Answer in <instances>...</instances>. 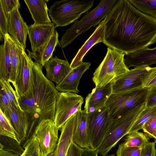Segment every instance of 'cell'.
<instances>
[{"instance_id":"obj_35","label":"cell","mask_w":156,"mask_h":156,"mask_svg":"<svg viewBox=\"0 0 156 156\" xmlns=\"http://www.w3.org/2000/svg\"><path fill=\"white\" fill-rule=\"evenodd\" d=\"M142 148L138 147H125L122 144L119 145L117 156H140Z\"/></svg>"},{"instance_id":"obj_13","label":"cell","mask_w":156,"mask_h":156,"mask_svg":"<svg viewBox=\"0 0 156 156\" xmlns=\"http://www.w3.org/2000/svg\"><path fill=\"white\" fill-rule=\"evenodd\" d=\"M82 110L73 115L64 124L61 128L56 148L53 152L46 156H66L69 146L73 142L74 130L81 117Z\"/></svg>"},{"instance_id":"obj_39","label":"cell","mask_w":156,"mask_h":156,"mask_svg":"<svg viewBox=\"0 0 156 156\" xmlns=\"http://www.w3.org/2000/svg\"><path fill=\"white\" fill-rule=\"evenodd\" d=\"M155 105H156V85L149 88L146 102V107H151Z\"/></svg>"},{"instance_id":"obj_25","label":"cell","mask_w":156,"mask_h":156,"mask_svg":"<svg viewBox=\"0 0 156 156\" xmlns=\"http://www.w3.org/2000/svg\"><path fill=\"white\" fill-rule=\"evenodd\" d=\"M9 46V53L11 62V71L9 82L13 85L17 74L21 54L24 50L9 34L7 35Z\"/></svg>"},{"instance_id":"obj_11","label":"cell","mask_w":156,"mask_h":156,"mask_svg":"<svg viewBox=\"0 0 156 156\" xmlns=\"http://www.w3.org/2000/svg\"><path fill=\"white\" fill-rule=\"evenodd\" d=\"M33 63L30 56L23 51L16 80L12 85L18 99L29 98L33 95Z\"/></svg>"},{"instance_id":"obj_5","label":"cell","mask_w":156,"mask_h":156,"mask_svg":"<svg viewBox=\"0 0 156 156\" xmlns=\"http://www.w3.org/2000/svg\"><path fill=\"white\" fill-rule=\"evenodd\" d=\"M146 107L145 103L139 106L126 114L112 119L105 137L96 149L98 154L105 156L122 138L127 134L139 115Z\"/></svg>"},{"instance_id":"obj_16","label":"cell","mask_w":156,"mask_h":156,"mask_svg":"<svg viewBox=\"0 0 156 156\" xmlns=\"http://www.w3.org/2000/svg\"><path fill=\"white\" fill-rule=\"evenodd\" d=\"M112 94L111 83L100 88H94L86 97L84 112L88 113L102 108Z\"/></svg>"},{"instance_id":"obj_10","label":"cell","mask_w":156,"mask_h":156,"mask_svg":"<svg viewBox=\"0 0 156 156\" xmlns=\"http://www.w3.org/2000/svg\"><path fill=\"white\" fill-rule=\"evenodd\" d=\"M83 98L76 93L59 92L55 105L54 122L59 129L73 115L82 110Z\"/></svg>"},{"instance_id":"obj_44","label":"cell","mask_w":156,"mask_h":156,"mask_svg":"<svg viewBox=\"0 0 156 156\" xmlns=\"http://www.w3.org/2000/svg\"><path fill=\"white\" fill-rule=\"evenodd\" d=\"M0 156H20L19 155L12 152L0 149Z\"/></svg>"},{"instance_id":"obj_38","label":"cell","mask_w":156,"mask_h":156,"mask_svg":"<svg viewBox=\"0 0 156 156\" xmlns=\"http://www.w3.org/2000/svg\"><path fill=\"white\" fill-rule=\"evenodd\" d=\"M8 20L3 10L2 5L0 4V32L3 37L9 34Z\"/></svg>"},{"instance_id":"obj_36","label":"cell","mask_w":156,"mask_h":156,"mask_svg":"<svg viewBox=\"0 0 156 156\" xmlns=\"http://www.w3.org/2000/svg\"><path fill=\"white\" fill-rule=\"evenodd\" d=\"M0 4L7 17L15 9L20 7L18 0H0Z\"/></svg>"},{"instance_id":"obj_32","label":"cell","mask_w":156,"mask_h":156,"mask_svg":"<svg viewBox=\"0 0 156 156\" xmlns=\"http://www.w3.org/2000/svg\"><path fill=\"white\" fill-rule=\"evenodd\" d=\"M10 83L8 80L0 78V88L3 90L7 97L13 107H20L16 91Z\"/></svg>"},{"instance_id":"obj_17","label":"cell","mask_w":156,"mask_h":156,"mask_svg":"<svg viewBox=\"0 0 156 156\" xmlns=\"http://www.w3.org/2000/svg\"><path fill=\"white\" fill-rule=\"evenodd\" d=\"M44 66L46 72L45 77L56 85L61 82L72 69L67 61L56 56L52 58Z\"/></svg>"},{"instance_id":"obj_19","label":"cell","mask_w":156,"mask_h":156,"mask_svg":"<svg viewBox=\"0 0 156 156\" xmlns=\"http://www.w3.org/2000/svg\"><path fill=\"white\" fill-rule=\"evenodd\" d=\"M104 26L103 20L96 27L94 31L79 49L70 64L73 69L80 66L83 62V59L88 51L94 45L99 43H103Z\"/></svg>"},{"instance_id":"obj_15","label":"cell","mask_w":156,"mask_h":156,"mask_svg":"<svg viewBox=\"0 0 156 156\" xmlns=\"http://www.w3.org/2000/svg\"><path fill=\"white\" fill-rule=\"evenodd\" d=\"M53 23L48 24L34 25L29 27L28 34L32 52L41 49L54 34L56 27Z\"/></svg>"},{"instance_id":"obj_12","label":"cell","mask_w":156,"mask_h":156,"mask_svg":"<svg viewBox=\"0 0 156 156\" xmlns=\"http://www.w3.org/2000/svg\"><path fill=\"white\" fill-rule=\"evenodd\" d=\"M59 129L54 120H42L35 128L34 134L38 141L41 156H46L53 152L58 140Z\"/></svg>"},{"instance_id":"obj_2","label":"cell","mask_w":156,"mask_h":156,"mask_svg":"<svg viewBox=\"0 0 156 156\" xmlns=\"http://www.w3.org/2000/svg\"><path fill=\"white\" fill-rule=\"evenodd\" d=\"M42 66L34 62L33 67L34 94L30 98H18L20 108L29 116L27 133L33 135L42 120H54L56 101L59 92L53 83L48 80L42 72Z\"/></svg>"},{"instance_id":"obj_47","label":"cell","mask_w":156,"mask_h":156,"mask_svg":"<svg viewBox=\"0 0 156 156\" xmlns=\"http://www.w3.org/2000/svg\"><path fill=\"white\" fill-rule=\"evenodd\" d=\"M106 156H115V155L114 154H112L110 155H108Z\"/></svg>"},{"instance_id":"obj_22","label":"cell","mask_w":156,"mask_h":156,"mask_svg":"<svg viewBox=\"0 0 156 156\" xmlns=\"http://www.w3.org/2000/svg\"><path fill=\"white\" fill-rule=\"evenodd\" d=\"M34 21V25L51 23L47 5V0H24Z\"/></svg>"},{"instance_id":"obj_34","label":"cell","mask_w":156,"mask_h":156,"mask_svg":"<svg viewBox=\"0 0 156 156\" xmlns=\"http://www.w3.org/2000/svg\"><path fill=\"white\" fill-rule=\"evenodd\" d=\"M13 107L7 97L3 90L0 88V109L3 112L10 121V111Z\"/></svg>"},{"instance_id":"obj_41","label":"cell","mask_w":156,"mask_h":156,"mask_svg":"<svg viewBox=\"0 0 156 156\" xmlns=\"http://www.w3.org/2000/svg\"><path fill=\"white\" fill-rule=\"evenodd\" d=\"M156 85V66L153 67L151 73L146 80L144 87L150 88Z\"/></svg>"},{"instance_id":"obj_48","label":"cell","mask_w":156,"mask_h":156,"mask_svg":"<svg viewBox=\"0 0 156 156\" xmlns=\"http://www.w3.org/2000/svg\"><path fill=\"white\" fill-rule=\"evenodd\" d=\"M155 156H156V153H155Z\"/></svg>"},{"instance_id":"obj_46","label":"cell","mask_w":156,"mask_h":156,"mask_svg":"<svg viewBox=\"0 0 156 156\" xmlns=\"http://www.w3.org/2000/svg\"><path fill=\"white\" fill-rule=\"evenodd\" d=\"M0 39L1 41H3V39H4V37L1 33L0 32Z\"/></svg>"},{"instance_id":"obj_21","label":"cell","mask_w":156,"mask_h":156,"mask_svg":"<svg viewBox=\"0 0 156 156\" xmlns=\"http://www.w3.org/2000/svg\"><path fill=\"white\" fill-rule=\"evenodd\" d=\"M124 62L129 69L143 65L156 64V47L147 48L126 55Z\"/></svg>"},{"instance_id":"obj_26","label":"cell","mask_w":156,"mask_h":156,"mask_svg":"<svg viewBox=\"0 0 156 156\" xmlns=\"http://www.w3.org/2000/svg\"><path fill=\"white\" fill-rule=\"evenodd\" d=\"M7 35L4 38V42L0 46V78L9 81L11 71V62L9 43Z\"/></svg>"},{"instance_id":"obj_7","label":"cell","mask_w":156,"mask_h":156,"mask_svg":"<svg viewBox=\"0 0 156 156\" xmlns=\"http://www.w3.org/2000/svg\"><path fill=\"white\" fill-rule=\"evenodd\" d=\"M149 88L144 87L117 94H112L105 104L113 119L126 114L146 103Z\"/></svg>"},{"instance_id":"obj_23","label":"cell","mask_w":156,"mask_h":156,"mask_svg":"<svg viewBox=\"0 0 156 156\" xmlns=\"http://www.w3.org/2000/svg\"><path fill=\"white\" fill-rule=\"evenodd\" d=\"M58 34L56 30L54 34L47 43L40 50L35 52H31L27 50L28 54L35 62L42 66L51 58L55 47L58 43Z\"/></svg>"},{"instance_id":"obj_3","label":"cell","mask_w":156,"mask_h":156,"mask_svg":"<svg viewBox=\"0 0 156 156\" xmlns=\"http://www.w3.org/2000/svg\"><path fill=\"white\" fill-rule=\"evenodd\" d=\"M117 0H101L94 9L76 21L66 31L59 41L62 48L71 44L78 36L99 24L111 10Z\"/></svg>"},{"instance_id":"obj_4","label":"cell","mask_w":156,"mask_h":156,"mask_svg":"<svg viewBox=\"0 0 156 156\" xmlns=\"http://www.w3.org/2000/svg\"><path fill=\"white\" fill-rule=\"evenodd\" d=\"M125 55L123 52L107 48L105 57L92 78L96 87L106 86L129 70L124 62Z\"/></svg>"},{"instance_id":"obj_43","label":"cell","mask_w":156,"mask_h":156,"mask_svg":"<svg viewBox=\"0 0 156 156\" xmlns=\"http://www.w3.org/2000/svg\"><path fill=\"white\" fill-rule=\"evenodd\" d=\"M98 153L96 149L81 148L80 156H98Z\"/></svg>"},{"instance_id":"obj_9","label":"cell","mask_w":156,"mask_h":156,"mask_svg":"<svg viewBox=\"0 0 156 156\" xmlns=\"http://www.w3.org/2000/svg\"><path fill=\"white\" fill-rule=\"evenodd\" d=\"M153 67L147 65L135 67L111 83L112 94L119 93L144 87Z\"/></svg>"},{"instance_id":"obj_27","label":"cell","mask_w":156,"mask_h":156,"mask_svg":"<svg viewBox=\"0 0 156 156\" xmlns=\"http://www.w3.org/2000/svg\"><path fill=\"white\" fill-rule=\"evenodd\" d=\"M124 142L121 143L125 147H138L144 148L149 142L147 136L138 131L127 134Z\"/></svg>"},{"instance_id":"obj_6","label":"cell","mask_w":156,"mask_h":156,"mask_svg":"<svg viewBox=\"0 0 156 156\" xmlns=\"http://www.w3.org/2000/svg\"><path fill=\"white\" fill-rule=\"evenodd\" d=\"M93 0H62L54 2L49 15L56 27L66 26L75 22L93 5Z\"/></svg>"},{"instance_id":"obj_14","label":"cell","mask_w":156,"mask_h":156,"mask_svg":"<svg viewBox=\"0 0 156 156\" xmlns=\"http://www.w3.org/2000/svg\"><path fill=\"white\" fill-rule=\"evenodd\" d=\"M7 18L9 35L25 50L29 26L21 16L19 9L12 12Z\"/></svg>"},{"instance_id":"obj_18","label":"cell","mask_w":156,"mask_h":156,"mask_svg":"<svg viewBox=\"0 0 156 156\" xmlns=\"http://www.w3.org/2000/svg\"><path fill=\"white\" fill-rule=\"evenodd\" d=\"M91 65L90 62H83L80 66L73 69L61 82L56 85V89L59 92L78 93L79 91L78 87L80 80Z\"/></svg>"},{"instance_id":"obj_8","label":"cell","mask_w":156,"mask_h":156,"mask_svg":"<svg viewBox=\"0 0 156 156\" xmlns=\"http://www.w3.org/2000/svg\"><path fill=\"white\" fill-rule=\"evenodd\" d=\"M86 119L90 148L96 149L105 137L112 119L106 105L93 112L86 113Z\"/></svg>"},{"instance_id":"obj_1","label":"cell","mask_w":156,"mask_h":156,"mask_svg":"<svg viewBox=\"0 0 156 156\" xmlns=\"http://www.w3.org/2000/svg\"><path fill=\"white\" fill-rule=\"evenodd\" d=\"M103 21V43L126 55L156 43V18L140 11L128 0H117Z\"/></svg>"},{"instance_id":"obj_24","label":"cell","mask_w":156,"mask_h":156,"mask_svg":"<svg viewBox=\"0 0 156 156\" xmlns=\"http://www.w3.org/2000/svg\"><path fill=\"white\" fill-rule=\"evenodd\" d=\"M73 142L81 148H90L88 133L86 113L83 110L76 125L73 138Z\"/></svg>"},{"instance_id":"obj_30","label":"cell","mask_w":156,"mask_h":156,"mask_svg":"<svg viewBox=\"0 0 156 156\" xmlns=\"http://www.w3.org/2000/svg\"><path fill=\"white\" fill-rule=\"evenodd\" d=\"M0 149L7 150L20 156L24 150L17 140L12 138L0 135Z\"/></svg>"},{"instance_id":"obj_31","label":"cell","mask_w":156,"mask_h":156,"mask_svg":"<svg viewBox=\"0 0 156 156\" xmlns=\"http://www.w3.org/2000/svg\"><path fill=\"white\" fill-rule=\"evenodd\" d=\"M0 135L10 137L16 140V131L11 122L0 109Z\"/></svg>"},{"instance_id":"obj_45","label":"cell","mask_w":156,"mask_h":156,"mask_svg":"<svg viewBox=\"0 0 156 156\" xmlns=\"http://www.w3.org/2000/svg\"><path fill=\"white\" fill-rule=\"evenodd\" d=\"M152 138H154V142L156 144V127L154 130Z\"/></svg>"},{"instance_id":"obj_33","label":"cell","mask_w":156,"mask_h":156,"mask_svg":"<svg viewBox=\"0 0 156 156\" xmlns=\"http://www.w3.org/2000/svg\"><path fill=\"white\" fill-rule=\"evenodd\" d=\"M24 148L23 152L20 156H41L38 141L34 134Z\"/></svg>"},{"instance_id":"obj_20","label":"cell","mask_w":156,"mask_h":156,"mask_svg":"<svg viewBox=\"0 0 156 156\" xmlns=\"http://www.w3.org/2000/svg\"><path fill=\"white\" fill-rule=\"evenodd\" d=\"M10 119L16 131V140L22 146L26 138L29 127L28 114L20 107H13L10 111Z\"/></svg>"},{"instance_id":"obj_42","label":"cell","mask_w":156,"mask_h":156,"mask_svg":"<svg viewBox=\"0 0 156 156\" xmlns=\"http://www.w3.org/2000/svg\"><path fill=\"white\" fill-rule=\"evenodd\" d=\"M81 149L72 142L69 148L66 156H80Z\"/></svg>"},{"instance_id":"obj_37","label":"cell","mask_w":156,"mask_h":156,"mask_svg":"<svg viewBox=\"0 0 156 156\" xmlns=\"http://www.w3.org/2000/svg\"><path fill=\"white\" fill-rule=\"evenodd\" d=\"M156 127V113L146 122L142 129L147 136L152 138L154 130Z\"/></svg>"},{"instance_id":"obj_28","label":"cell","mask_w":156,"mask_h":156,"mask_svg":"<svg viewBox=\"0 0 156 156\" xmlns=\"http://www.w3.org/2000/svg\"><path fill=\"white\" fill-rule=\"evenodd\" d=\"M156 113V105L151 107H146L130 129L128 134L137 132L142 129L146 122Z\"/></svg>"},{"instance_id":"obj_40","label":"cell","mask_w":156,"mask_h":156,"mask_svg":"<svg viewBox=\"0 0 156 156\" xmlns=\"http://www.w3.org/2000/svg\"><path fill=\"white\" fill-rule=\"evenodd\" d=\"M156 144L154 142H149L142 148L140 156H155Z\"/></svg>"},{"instance_id":"obj_29","label":"cell","mask_w":156,"mask_h":156,"mask_svg":"<svg viewBox=\"0 0 156 156\" xmlns=\"http://www.w3.org/2000/svg\"><path fill=\"white\" fill-rule=\"evenodd\" d=\"M140 11L156 18V0H128Z\"/></svg>"}]
</instances>
